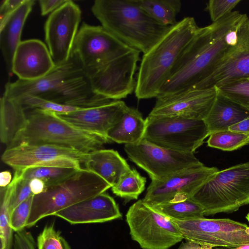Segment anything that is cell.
Here are the masks:
<instances>
[{
	"instance_id": "obj_18",
	"label": "cell",
	"mask_w": 249,
	"mask_h": 249,
	"mask_svg": "<svg viewBox=\"0 0 249 249\" xmlns=\"http://www.w3.org/2000/svg\"><path fill=\"white\" fill-rule=\"evenodd\" d=\"M237 36V44L232 51L212 74L193 89L217 88L233 80L249 78V18L247 15L238 27Z\"/></svg>"
},
{
	"instance_id": "obj_41",
	"label": "cell",
	"mask_w": 249,
	"mask_h": 249,
	"mask_svg": "<svg viewBox=\"0 0 249 249\" xmlns=\"http://www.w3.org/2000/svg\"><path fill=\"white\" fill-rule=\"evenodd\" d=\"M24 0H4L0 6V23L3 22L23 2Z\"/></svg>"
},
{
	"instance_id": "obj_13",
	"label": "cell",
	"mask_w": 249,
	"mask_h": 249,
	"mask_svg": "<svg viewBox=\"0 0 249 249\" xmlns=\"http://www.w3.org/2000/svg\"><path fill=\"white\" fill-rule=\"evenodd\" d=\"M132 49L102 26L83 22L76 35L71 53L77 57L86 72Z\"/></svg>"
},
{
	"instance_id": "obj_33",
	"label": "cell",
	"mask_w": 249,
	"mask_h": 249,
	"mask_svg": "<svg viewBox=\"0 0 249 249\" xmlns=\"http://www.w3.org/2000/svg\"><path fill=\"white\" fill-rule=\"evenodd\" d=\"M207 144L209 147L223 151H233L249 144V134L229 130L217 131L210 135Z\"/></svg>"
},
{
	"instance_id": "obj_9",
	"label": "cell",
	"mask_w": 249,
	"mask_h": 249,
	"mask_svg": "<svg viewBox=\"0 0 249 249\" xmlns=\"http://www.w3.org/2000/svg\"><path fill=\"white\" fill-rule=\"evenodd\" d=\"M128 158L145 171L152 180H161L192 167L203 165L194 153L165 148L144 139L132 144H125Z\"/></svg>"
},
{
	"instance_id": "obj_17",
	"label": "cell",
	"mask_w": 249,
	"mask_h": 249,
	"mask_svg": "<svg viewBox=\"0 0 249 249\" xmlns=\"http://www.w3.org/2000/svg\"><path fill=\"white\" fill-rule=\"evenodd\" d=\"M86 75L77 57L71 53L65 63L56 65L48 74L33 81L20 79L7 82L3 95L13 99H19L31 95L40 98L55 90L66 81Z\"/></svg>"
},
{
	"instance_id": "obj_8",
	"label": "cell",
	"mask_w": 249,
	"mask_h": 249,
	"mask_svg": "<svg viewBox=\"0 0 249 249\" xmlns=\"http://www.w3.org/2000/svg\"><path fill=\"white\" fill-rule=\"evenodd\" d=\"M143 139L176 151L194 153L210 133L204 120L148 115Z\"/></svg>"
},
{
	"instance_id": "obj_44",
	"label": "cell",
	"mask_w": 249,
	"mask_h": 249,
	"mask_svg": "<svg viewBox=\"0 0 249 249\" xmlns=\"http://www.w3.org/2000/svg\"><path fill=\"white\" fill-rule=\"evenodd\" d=\"M228 130L245 134H249V117L230 126Z\"/></svg>"
},
{
	"instance_id": "obj_26",
	"label": "cell",
	"mask_w": 249,
	"mask_h": 249,
	"mask_svg": "<svg viewBox=\"0 0 249 249\" xmlns=\"http://www.w3.org/2000/svg\"><path fill=\"white\" fill-rule=\"evenodd\" d=\"M145 119L136 108L126 106L118 123L108 132L110 142L125 144H135L143 139Z\"/></svg>"
},
{
	"instance_id": "obj_5",
	"label": "cell",
	"mask_w": 249,
	"mask_h": 249,
	"mask_svg": "<svg viewBox=\"0 0 249 249\" xmlns=\"http://www.w3.org/2000/svg\"><path fill=\"white\" fill-rule=\"evenodd\" d=\"M111 185L97 174L81 168L62 181L34 195L26 227L77 203L105 193Z\"/></svg>"
},
{
	"instance_id": "obj_42",
	"label": "cell",
	"mask_w": 249,
	"mask_h": 249,
	"mask_svg": "<svg viewBox=\"0 0 249 249\" xmlns=\"http://www.w3.org/2000/svg\"><path fill=\"white\" fill-rule=\"evenodd\" d=\"M67 0H40L38 1L40 7L41 14L45 16L50 13H52L61 5L64 4Z\"/></svg>"
},
{
	"instance_id": "obj_27",
	"label": "cell",
	"mask_w": 249,
	"mask_h": 249,
	"mask_svg": "<svg viewBox=\"0 0 249 249\" xmlns=\"http://www.w3.org/2000/svg\"><path fill=\"white\" fill-rule=\"evenodd\" d=\"M25 111L20 102L3 95L0 100V138L8 147L26 121Z\"/></svg>"
},
{
	"instance_id": "obj_2",
	"label": "cell",
	"mask_w": 249,
	"mask_h": 249,
	"mask_svg": "<svg viewBox=\"0 0 249 249\" xmlns=\"http://www.w3.org/2000/svg\"><path fill=\"white\" fill-rule=\"evenodd\" d=\"M199 28L194 18H184L143 54L135 90L138 99L156 98L159 95Z\"/></svg>"
},
{
	"instance_id": "obj_32",
	"label": "cell",
	"mask_w": 249,
	"mask_h": 249,
	"mask_svg": "<svg viewBox=\"0 0 249 249\" xmlns=\"http://www.w3.org/2000/svg\"><path fill=\"white\" fill-rule=\"evenodd\" d=\"M153 207L166 216L177 220L204 216L202 207L191 198L180 202L160 204Z\"/></svg>"
},
{
	"instance_id": "obj_10",
	"label": "cell",
	"mask_w": 249,
	"mask_h": 249,
	"mask_svg": "<svg viewBox=\"0 0 249 249\" xmlns=\"http://www.w3.org/2000/svg\"><path fill=\"white\" fill-rule=\"evenodd\" d=\"M170 219L186 241L212 248L234 247L249 243V227L230 219L201 217Z\"/></svg>"
},
{
	"instance_id": "obj_25",
	"label": "cell",
	"mask_w": 249,
	"mask_h": 249,
	"mask_svg": "<svg viewBox=\"0 0 249 249\" xmlns=\"http://www.w3.org/2000/svg\"><path fill=\"white\" fill-rule=\"evenodd\" d=\"M248 117L249 110L218 91L213 107L204 121L211 134L227 130L230 126Z\"/></svg>"
},
{
	"instance_id": "obj_28",
	"label": "cell",
	"mask_w": 249,
	"mask_h": 249,
	"mask_svg": "<svg viewBox=\"0 0 249 249\" xmlns=\"http://www.w3.org/2000/svg\"><path fill=\"white\" fill-rule=\"evenodd\" d=\"M152 18L166 26H173L178 22L176 17L181 8L179 0H134Z\"/></svg>"
},
{
	"instance_id": "obj_47",
	"label": "cell",
	"mask_w": 249,
	"mask_h": 249,
	"mask_svg": "<svg viewBox=\"0 0 249 249\" xmlns=\"http://www.w3.org/2000/svg\"><path fill=\"white\" fill-rule=\"evenodd\" d=\"M214 249H249V243L234 247H215Z\"/></svg>"
},
{
	"instance_id": "obj_49",
	"label": "cell",
	"mask_w": 249,
	"mask_h": 249,
	"mask_svg": "<svg viewBox=\"0 0 249 249\" xmlns=\"http://www.w3.org/2000/svg\"></svg>"
},
{
	"instance_id": "obj_16",
	"label": "cell",
	"mask_w": 249,
	"mask_h": 249,
	"mask_svg": "<svg viewBox=\"0 0 249 249\" xmlns=\"http://www.w3.org/2000/svg\"><path fill=\"white\" fill-rule=\"evenodd\" d=\"M217 89H191L158 96L149 115L205 120L215 100Z\"/></svg>"
},
{
	"instance_id": "obj_29",
	"label": "cell",
	"mask_w": 249,
	"mask_h": 249,
	"mask_svg": "<svg viewBox=\"0 0 249 249\" xmlns=\"http://www.w3.org/2000/svg\"><path fill=\"white\" fill-rule=\"evenodd\" d=\"M19 175L14 173L11 183L0 191V249H12L13 245V230L10 225V205L12 195Z\"/></svg>"
},
{
	"instance_id": "obj_7",
	"label": "cell",
	"mask_w": 249,
	"mask_h": 249,
	"mask_svg": "<svg viewBox=\"0 0 249 249\" xmlns=\"http://www.w3.org/2000/svg\"><path fill=\"white\" fill-rule=\"evenodd\" d=\"M125 219L132 239L142 249H169L183 239L169 217L142 199L129 208Z\"/></svg>"
},
{
	"instance_id": "obj_34",
	"label": "cell",
	"mask_w": 249,
	"mask_h": 249,
	"mask_svg": "<svg viewBox=\"0 0 249 249\" xmlns=\"http://www.w3.org/2000/svg\"><path fill=\"white\" fill-rule=\"evenodd\" d=\"M223 95L249 110V79L231 81L217 88Z\"/></svg>"
},
{
	"instance_id": "obj_12",
	"label": "cell",
	"mask_w": 249,
	"mask_h": 249,
	"mask_svg": "<svg viewBox=\"0 0 249 249\" xmlns=\"http://www.w3.org/2000/svg\"><path fill=\"white\" fill-rule=\"evenodd\" d=\"M89 153L54 144L18 145L6 148L1 160L15 171L34 166L80 169Z\"/></svg>"
},
{
	"instance_id": "obj_11",
	"label": "cell",
	"mask_w": 249,
	"mask_h": 249,
	"mask_svg": "<svg viewBox=\"0 0 249 249\" xmlns=\"http://www.w3.org/2000/svg\"><path fill=\"white\" fill-rule=\"evenodd\" d=\"M140 52L132 49L125 54L85 72L93 90L112 100H120L135 91L134 74Z\"/></svg>"
},
{
	"instance_id": "obj_3",
	"label": "cell",
	"mask_w": 249,
	"mask_h": 249,
	"mask_svg": "<svg viewBox=\"0 0 249 249\" xmlns=\"http://www.w3.org/2000/svg\"><path fill=\"white\" fill-rule=\"evenodd\" d=\"M91 10L101 26L143 54L150 50L172 27L157 22L134 0H96Z\"/></svg>"
},
{
	"instance_id": "obj_14",
	"label": "cell",
	"mask_w": 249,
	"mask_h": 249,
	"mask_svg": "<svg viewBox=\"0 0 249 249\" xmlns=\"http://www.w3.org/2000/svg\"><path fill=\"white\" fill-rule=\"evenodd\" d=\"M218 171L216 167L203 164L182 170L161 180H152L142 200L152 207L184 201Z\"/></svg>"
},
{
	"instance_id": "obj_20",
	"label": "cell",
	"mask_w": 249,
	"mask_h": 249,
	"mask_svg": "<svg viewBox=\"0 0 249 249\" xmlns=\"http://www.w3.org/2000/svg\"><path fill=\"white\" fill-rule=\"evenodd\" d=\"M55 66L47 46L40 40L30 39L21 41L16 49L12 72L18 79L33 81L46 75Z\"/></svg>"
},
{
	"instance_id": "obj_22",
	"label": "cell",
	"mask_w": 249,
	"mask_h": 249,
	"mask_svg": "<svg viewBox=\"0 0 249 249\" xmlns=\"http://www.w3.org/2000/svg\"><path fill=\"white\" fill-rule=\"evenodd\" d=\"M41 98L80 108L96 107L112 101L96 93L86 75L66 81Z\"/></svg>"
},
{
	"instance_id": "obj_19",
	"label": "cell",
	"mask_w": 249,
	"mask_h": 249,
	"mask_svg": "<svg viewBox=\"0 0 249 249\" xmlns=\"http://www.w3.org/2000/svg\"><path fill=\"white\" fill-rule=\"evenodd\" d=\"M126 106L123 101L112 100L100 106L71 112L55 113L77 128L107 138L108 131L118 123Z\"/></svg>"
},
{
	"instance_id": "obj_37",
	"label": "cell",
	"mask_w": 249,
	"mask_h": 249,
	"mask_svg": "<svg viewBox=\"0 0 249 249\" xmlns=\"http://www.w3.org/2000/svg\"><path fill=\"white\" fill-rule=\"evenodd\" d=\"M34 195L31 196L16 207L10 215V225L13 231L24 230L30 215Z\"/></svg>"
},
{
	"instance_id": "obj_15",
	"label": "cell",
	"mask_w": 249,
	"mask_h": 249,
	"mask_svg": "<svg viewBox=\"0 0 249 249\" xmlns=\"http://www.w3.org/2000/svg\"><path fill=\"white\" fill-rule=\"evenodd\" d=\"M81 15L79 5L67 0L47 18L44 26L45 41L55 66L70 59Z\"/></svg>"
},
{
	"instance_id": "obj_24",
	"label": "cell",
	"mask_w": 249,
	"mask_h": 249,
	"mask_svg": "<svg viewBox=\"0 0 249 249\" xmlns=\"http://www.w3.org/2000/svg\"><path fill=\"white\" fill-rule=\"evenodd\" d=\"M85 168L105 179L112 187L131 168L125 160L113 149H98L89 153Z\"/></svg>"
},
{
	"instance_id": "obj_4",
	"label": "cell",
	"mask_w": 249,
	"mask_h": 249,
	"mask_svg": "<svg viewBox=\"0 0 249 249\" xmlns=\"http://www.w3.org/2000/svg\"><path fill=\"white\" fill-rule=\"evenodd\" d=\"M24 125L6 148L18 145L54 144L89 153L110 141L84 131L59 117L55 112L37 108L25 110Z\"/></svg>"
},
{
	"instance_id": "obj_46",
	"label": "cell",
	"mask_w": 249,
	"mask_h": 249,
	"mask_svg": "<svg viewBox=\"0 0 249 249\" xmlns=\"http://www.w3.org/2000/svg\"><path fill=\"white\" fill-rule=\"evenodd\" d=\"M12 175L9 171H4L0 174V186L4 188L9 185L12 181Z\"/></svg>"
},
{
	"instance_id": "obj_36",
	"label": "cell",
	"mask_w": 249,
	"mask_h": 249,
	"mask_svg": "<svg viewBox=\"0 0 249 249\" xmlns=\"http://www.w3.org/2000/svg\"><path fill=\"white\" fill-rule=\"evenodd\" d=\"M37 249H71V247L55 230L54 222L47 224L37 238Z\"/></svg>"
},
{
	"instance_id": "obj_43",
	"label": "cell",
	"mask_w": 249,
	"mask_h": 249,
	"mask_svg": "<svg viewBox=\"0 0 249 249\" xmlns=\"http://www.w3.org/2000/svg\"><path fill=\"white\" fill-rule=\"evenodd\" d=\"M29 185L32 193L34 195L43 193L46 188L45 183L41 179L35 178L30 180Z\"/></svg>"
},
{
	"instance_id": "obj_38",
	"label": "cell",
	"mask_w": 249,
	"mask_h": 249,
	"mask_svg": "<svg viewBox=\"0 0 249 249\" xmlns=\"http://www.w3.org/2000/svg\"><path fill=\"white\" fill-rule=\"evenodd\" d=\"M240 2V0H210L207 4L206 9L211 20L215 22L232 12Z\"/></svg>"
},
{
	"instance_id": "obj_39",
	"label": "cell",
	"mask_w": 249,
	"mask_h": 249,
	"mask_svg": "<svg viewBox=\"0 0 249 249\" xmlns=\"http://www.w3.org/2000/svg\"><path fill=\"white\" fill-rule=\"evenodd\" d=\"M30 180L19 177L16 184L10 205V213L18 205L32 195H34L29 185Z\"/></svg>"
},
{
	"instance_id": "obj_35",
	"label": "cell",
	"mask_w": 249,
	"mask_h": 249,
	"mask_svg": "<svg viewBox=\"0 0 249 249\" xmlns=\"http://www.w3.org/2000/svg\"><path fill=\"white\" fill-rule=\"evenodd\" d=\"M16 100L20 102L25 110L37 108L62 113L71 112L83 108L58 104L39 97L31 95L25 96L19 99Z\"/></svg>"
},
{
	"instance_id": "obj_6",
	"label": "cell",
	"mask_w": 249,
	"mask_h": 249,
	"mask_svg": "<svg viewBox=\"0 0 249 249\" xmlns=\"http://www.w3.org/2000/svg\"><path fill=\"white\" fill-rule=\"evenodd\" d=\"M190 198L206 216L231 213L249 204V161L215 173Z\"/></svg>"
},
{
	"instance_id": "obj_31",
	"label": "cell",
	"mask_w": 249,
	"mask_h": 249,
	"mask_svg": "<svg viewBox=\"0 0 249 249\" xmlns=\"http://www.w3.org/2000/svg\"><path fill=\"white\" fill-rule=\"evenodd\" d=\"M78 170L72 168L54 166H34L18 171L20 178L31 180L37 178L45 183L46 187L58 183L72 175Z\"/></svg>"
},
{
	"instance_id": "obj_21",
	"label": "cell",
	"mask_w": 249,
	"mask_h": 249,
	"mask_svg": "<svg viewBox=\"0 0 249 249\" xmlns=\"http://www.w3.org/2000/svg\"><path fill=\"white\" fill-rule=\"evenodd\" d=\"M54 215L71 224L104 223L122 217L114 198L105 192L61 210Z\"/></svg>"
},
{
	"instance_id": "obj_45",
	"label": "cell",
	"mask_w": 249,
	"mask_h": 249,
	"mask_svg": "<svg viewBox=\"0 0 249 249\" xmlns=\"http://www.w3.org/2000/svg\"><path fill=\"white\" fill-rule=\"evenodd\" d=\"M213 248L210 246L186 241V242L182 243L178 249H213Z\"/></svg>"
},
{
	"instance_id": "obj_48",
	"label": "cell",
	"mask_w": 249,
	"mask_h": 249,
	"mask_svg": "<svg viewBox=\"0 0 249 249\" xmlns=\"http://www.w3.org/2000/svg\"><path fill=\"white\" fill-rule=\"evenodd\" d=\"M247 220L248 221L249 223V212L247 214L246 217Z\"/></svg>"
},
{
	"instance_id": "obj_1",
	"label": "cell",
	"mask_w": 249,
	"mask_h": 249,
	"mask_svg": "<svg viewBox=\"0 0 249 249\" xmlns=\"http://www.w3.org/2000/svg\"><path fill=\"white\" fill-rule=\"evenodd\" d=\"M246 15L231 12L216 22L199 27L159 95L193 89L212 74L236 46L238 27Z\"/></svg>"
},
{
	"instance_id": "obj_40",
	"label": "cell",
	"mask_w": 249,
	"mask_h": 249,
	"mask_svg": "<svg viewBox=\"0 0 249 249\" xmlns=\"http://www.w3.org/2000/svg\"><path fill=\"white\" fill-rule=\"evenodd\" d=\"M14 247V249H36L32 234L25 230L15 234Z\"/></svg>"
},
{
	"instance_id": "obj_23",
	"label": "cell",
	"mask_w": 249,
	"mask_h": 249,
	"mask_svg": "<svg viewBox=\"0 0 249 249\" xmlns=\"http://www.w3.org/2000/svg\"><path fill=\"white\" fill-rule=\"evenodd\" d=\"M35 2L33 0H24L13 13L0 23V47L10 72H12L15 52L21 41L20 37L24 23Z\"/></svg>"
},
{
	"instance_id": "obj_30",
	"label": "cell",
	"mask_w": 249,
	"mask_h": 249,
	"mask_svg": "<svg viewBox=\"0 0 249 249\" xmlns=\"http://www.w3.org/2000/svg\"><path fill=\"white\" fill-rule=\"evenodd\" d=\"M146 182L145 177L142 176L135 169H131L123 174L111 188L114 194L127 202L138 199L144 190Z\"/></svg>"
}]
</instances>
